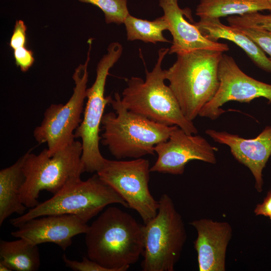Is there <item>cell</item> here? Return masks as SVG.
Segmentation results:
<instances>
[{
  "instance_id": "cell-23",
  "label": "cell",
  "mask_w": 271,
  "mask_h": 271,
  "mask_svg": "<svg viewBox=\"0 0 271 271\" xmlns=\"http://www.w3.org/2000/svg\"><path fill=\"white\" fill-rule=\"evenodd\" d=\"M226 20L229 25L233 27H257L271 31V14L254 12L242 16H229Z\"/></svg>"
},
{
  "instance_id": "cell-13",
  "label": "cell",
  "mask_w": 271,
  "mask_h": 271,
  "mask_svg": "<svg viewBox=\"0 0 271 271\" xmlns=\"http://www.w3.org/2000/svg\"><path fill=\"white\" fill-rule=\"evenodd\" d=\"M89 225L76 215H49L31 219L19 226L11 232L15 237L23 238L38 245L51 242L65 250L72 243L75 235L86 233Z\"/></svg>"
},
{
  "instance_id": "cell-24",
  "label": "cell",
  "mask_w": 271,
  "mask_h": 271,
  "mask_svg": "<svg viewBox=\"0 0 271 271\" xmlns=\"http://www.w3.org/2000/svg\"><path fill=\"white\" fill-rule=\"evenodd\" d=\"M238 29L251 40L271 59V31L257 27H238Z\"/></svg>"
},
{
  "instance_id": "cell-27",
  "label": "cell",
  "mask_w": 271,
  "mask_h": 271,
  "mask_svg": "<svg viewBox=\"0 0 271 271\" xmlns=\"http://www.w3.org/2000/svg\"><path fill=\"white\" fill-rule=\"evenodd\" d=\"M27 30V26L23 21H16L10 41V47L13 50L26 46Z\"/></svg>"
},
{
  "instance_id": "cell-3",
  "label": "cell",
  "mask_w": 271,
  "mask_h": 271,
  "mask_svg": "<svg viewBox=\"0 0 271 271\" xmlns=\"http://www.w3.org/2000/svg\"><path fill=\"white\" fill-rule=\"evenodd\" d=\"M109 104L114 112H108L102 117L103 132L100 141L117 159L154 155L155 146L166 141L176 126L158 123L129 111L117 92Z\"/></svg>"
},
{
  "instance_id": "cell-30",
  "label": "cell",
  "mask_w": 271,
  "mask_h": 271,
  "mask_svg": "<svg viewBox=\"0 0 271 271\" xmlns=\"http://www.w3.org/2000/svg\"><path fill=\"white\" fill-rule=\"evenodd\" d=\"M268 1L270 5H271V0H268Z\"/></svg>"
},
{
  "instance_id": "cell-7",
  "label": "cell",
  "mask_w": 271,
  "mask_h": 271,
  "mask_svg": "<svg viewBox=\"0 0 271 271\" xmlns=\"http://www.w3.org/2000/svg\"><path fill=\"white\" fill-rule=\"evenodd\" d=\"M144 225L142 270L173 271L187 234L182 217L168 195H162L156 216Z\"/></svg>"
},
{
  "instance_id": "cell-25",
  "label": "cell",
  "mask_w": 271,
  "mask_h": 271,
  "mask_svg": "<svg viewBox=\"0 0 271 271\" xmlns=\"http://www.w3.org/2000/svg\"><path fill=\"white\" fill-rule=\"evenodd\" d=\"M62 258L65 265L73 270L109 271L107 268L101 266L88 257H84L80 261L70 259L65 255H63Z\"/></svg>"
},
{
  "instance_id": "cell-4",
  "label": "cell",
  "mask_w": 271,
  "mask_h": 271,
  "mask_svg": "<svg viewBox=\"0 0 271 271\" xmlns=\"http://www.w3.org/2000/svg\"><path fill=\"white\" fill-rule=\"evenodd\" d=\"M169 51V48H164L158 51L153 70L146 69L145 80L138 77L126 79L121 102L129 111L152 121L176 125L188 134H197L198 130L193 121L185 116L173 91L165 83V70L162 68V63Z\"/></svg>"
},
{
  "instance_id": "cell-20",
  "label": "cell",
  "mask_w": 271,
  "mask_h": 271,
  "mask_svg": "<svg viewBox=\"0 0 271 271\" xmlns=\"http://www.w3.org/2000/svg\"><path fill=\"white\" fill-rule=\"evenodd\" d=\"M0 257L8 263L12 270L36 271L40 265L38 245L23 238L13 241L1 240Z\"/></svg>"
},
{
  "instance_id": "cell-17",
  "label": "cell",
  "mask_w": 271,
  "mask_h": 271,
  "mask_svg": "<svg viewBox=\"0 0 271 271\" xmlns=\"http://www.w3.org/2000/svg\"><path fill=\"white\" fill-rule=\"evenodd\" d=\"M194 24L209 40L217 41L223 39L233 42L243 50L256 66L271 73V59L257 44L238 29L224 25L220 18H200Z\"/></svg>"
},
{
  "instance_id": "cell-2",
  "label": "cell",
  "mask_w": 271,
  "mask_h": 271,
  "mask_svg": "<svg viewBox=\"0 0 271 271\" xmlns=\"http://www.w3.org/2000/svg\"><path fill=\"white\" fill-rule=\"evenodd\" d=\"M224 52L199 49L177 55L165 70L166 80L185 116L193 121L216 94L219 85V65Z\"/></svg>"
},
{
  "instance_id": "cell-22",
  "label": "cell",
  "mask_w": 271,
  "mask_h": 271,
  "mask_svg": "<svg viewBox=\"0 0 271 271\" xmlns=\"http://www.w3.org/2000/svg\"><path fill=\"white\" fill-rule=\"evenodd\" d=\"M92 4L99 8L104 13L107 24H123L129 15L127 0H77Z\"/></svg>"
},
{
  "instance_id": "cell-10",
  "label": "cell",
  "mask_w": 271,
  "mask_h": 271,
  "mask_svg": "<svg viewBox=\"0 0 271 271\" xmlns=\"http://www.w3.org/2000/svg\"><path fill=\"white\" fill-rule=\"evenodd\" d=\"M150 168L149 160L142 158L128 161L105 159L103 166L96 172L128 207L137 211L144 224L156 216L159 207V201L149 190Z\"/></svg>"
},
{
  "instance_id": "cell-8",
  "label": "cell",
  "mask_w": 271,
  "mask_h": 271,
  "mask_svg": "<svg viewBox=\"0 0 271 271\" xmlns=\"http://www.w3.org/2000/svg\"><path fill=\"white\" fill-rule=\"evenodd\" d=\"M122 47L118 42L110 43L107 52L100 59L96 68L95 80L87 89V102L83 118L75 131V138L81 140V161L84 171L97 172L103 166L105 159L99 149L100 125L105 106L109 104L111 96H104L105 86L109 70L119 60Z\"/></svg>"
},
{
  "instance_id": "cell-15",
  "label": "cell",
  "mask_w": 271,
  "mask_h": 271,
  "mask_svg": "<svg viewBox=\"0 0 271 271\" xmlns=\"http://www.w3.org/2000/svg\"><path fill=\"white\" fill-rule=\"evenodd\" d=\"M178 0H159L163 16L168 26L173 41L169 54L177 55L199 50L208 49L225 52L229 51L227 44L206 38L194 23H190L185 16L191 14L190 9H181Z\"/></svg>"
},
{
  "instance_id": "cell-1",
  "label": "cell",
  "mask_w": 271,
  "mask_h": 271,
  "mask_svg": "<svg viewBox=\"0 0 271 271\" xmlns=\"http://www.w3.org/2000/svg\"><path fill=\"white\" fill-rule=\"evenodd\" d=\"M87 256L109 271H125L142 256L144 225L129 213L109 207L85 233Z\"/></svg>"
},
{
  "instance_id": "cell-11",
  "label": "cell",
  "mask_w": 271,
  "mask_h": 271,
  "mask_svg": "<svg viewBox=\"0 0 271 271\" xmlns=\"http://www.w3.org/2000/svg\"><path fill=\"white\" fill-rule=\"evenodd\" d=\"M219 85L212 98L200 110L199 115L211 120L225 111L221 106L230 101L249 102L264 97L271 103V84L252 78L244 73L234 59L223 53L218 68Z\"/></svg>"
},
{
  "instance_id": "cell-28",
  "label": "cell",
  "mask_w": 271,
  "mask_h": 271,
  "mask_svg": "<svg viewBox=\"0 0 271 271\" xmlns=\"http://www.w3.org/2000/svg\"><path fill=\"white\" fill-rule=\"evenodd\" d=\"M256 215H263L271 220V192H268L263 202L258 204L254 210Z\"/></svg>"
},
{
  "instance_id": "cell-19",
  "label": "cell",
  "mask_w": 271,
  "mask_h": 271,
  "mask_svg": "<svg viewBox=\"0 0 271 271\" xmlns=\"http://www.w3.org/2000/svg\"><path fill=\"white\" fill-rule=\"evenodd\" d=\"M271 11L268 0H200L195 14L200 18L242 16Z\"/></svg>"
},
{
  "instance_id": "cell-6",
  "label": "cell",
  "mask_w": 271,
  "mask_h": 271,
  "mask_svg": "<svg viewBox=\"0 0 271 271\" xmlns=\"http://www.w3.org/2000/svg\"><path fill=\"white\" fill-rule=\"evenodd\" d=\"M113 204L128 207L121 197L96 174L85 181L80 179L70 183L49 199L12 219L10 222L18 227L31 219L43 216L70 214L87 223L106 206Z\"/></svg>"
},
{
  "instance_id": "cell-26",
  "label": "cell",
  "mask_w": 271,
  "mask_h": 271,
  "mask_svg": "<svg viewBox=\"0 0 271 271\" xmlns=\"http://www.w3.org/2000/svg\"><path fill=\"white\" fill-rule=\"evenodd\" d=\"M13 54L16 64L22 72L27 71L35 61L33 52L26 46L14 50Z\"/></svg>"
},
{
  "instance_id": "cell-21",
  "label": "cell",
  "mask_w": 271,
  "mask_h": 271,
  "mask_svg": "<svg viewBox=\"0 0 271 271\" xmlns=\"http://www.w3.org/2000/svg\"><path fill=\"white\" fill-rule=\"evenodd\" d=\"M123 24L128 41L141 40L145 43L153 44L170 42L163 35V32L168 30V24L163 16L153 21H148L129 14Z\"/></svg>"
},
{
  "instance_id": "cell-9",
  "label": "cell",
  "mask_w": 271,
  "mask_h": 271,
  "mask_svg": "<svg viewBox=\"0 0 271 271\" xmlns=\"http://www.w3.org/2000/svg\"><path fill=\"white\" fill-rule=\"evenodd\" d=\"M89 49L84 64L75 70L72 78L73 92L65 104H52L45 110L41 124L34 130L33 136L40 144L46 143L51 156L75 140V131L82 121L84 104L87 96L88 65L90 59L92 39L88 41Z\"/></svg>"
},
{
  "instance_id": "cell-5",
  "label": "cell",
  "mask_w": 271,
  "mask_h": 271,
  "mask_svg": "<svg viewBox=\"0 0 271 271\" xmlns=\"http://www.w3.org/2000/svg\"><path fill=\"white\" fill-rule=\"evenodd\" d=\"M30 149L25 153L23 170L25 180L21 193V200L32 208L39 204L38 198L43 190L53 195L67 185L80 179L84 169L81 161V142L73 143L52 155L47 149L39 154Z\"/></svg>"
},
{
  "instance_id": "cell-29",
  "label": "cell",
  "mask_w": 271,
  "mask_h": 271,
  "mask_svg": "<svg viewBox=\"0 0 271 271\" xmlns=\"http://www.w3.org/2000/svg\"><path fill=\"white\" fill-rule=\"evenodd\" d=\"M0 270L1 271H4V270L12 271V269L7 262H6L5 261L3 260L2 259H1Z\"/></svg>"
},
{
  "instance_id": "cell-12",
  "label": "cell",
  "mask_w": 271,
  "mask_h": 271,
  "mask_svg": "<svg viewBox=\"0 0 271 271\" xmlns=\"http://www.w3.org/2000/svg\"><path fill=\"white\" fill-rule=\"evenodd\" d=\"M154 150L158 158L151 172L181 175L187 164L192 160L215 164V153L218 149L203 137L188 134L176 126L168 139L156 145Z\"/></svg>"
},
{
  "instance_id": "cell-16",
  "label": "cell",
  "mask_w": 271,
  "mask_h": 271,
  "mask_svg": "<svg viewBox=\"0 0 271 271\" xmlns=\"http://www.w3.org/2000/svg\"><path fill=\"white\" fill-rule=\"evenodd\" d=\"M197 232L194 242L200 271H224L227 247L232 229L227 222L209 219L190 223Z\"/></svg>"
},
{
  "instance_id": "cell-18",
  "label": "cell",
  "mask_w": 271,
  "mask_h": 271,
  "mask_svg": "<svg viewBox=\"0 0 271 271\" xmlns=\"http://www.w3.org/2000/svg\"><path fill=\"white\" fill-rule=\"evenodd\" d=\"M25 154L14 164L0 171V225L10 215L24 214L27 207L21 200L25 177L23 170Z\"/></svg>"
},
{
  "instance_id": "cell-14",
  "label": "cell",
  "mask_w": 271,
  "mask_h": 271,
  "mask_svg": "<svg viewBox=\"0 0 271 271\" xmlns=\"http://www.w3.org/2000/svg\"><path fill=\"white\" fill-rule=\"evenodd\" d=\"M205 132L215 142L228 146L233 157L251 171L259 192L263 184L262 172L271 156V126H268L253 139L208 129Z\"/></svg>"
}]
</instances>
